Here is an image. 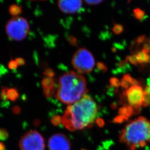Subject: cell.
I'll return each mask as SVG.
<instances>
[{"instance_id":"1","label":"cell","mask_w":150,"mask_h":150,"mask_svg":"<svg viewBox=\"0 0 150 150\" xmlns=\"http://www.w3.org/2000/svg\"><path fill=\"white\" fill-rule=\"evenodd\" d=\"M97 111L96 103L86 94L78 102L67 106L62 117V123L72 132L91 127Z\"/></svg>"},{"instance_id":"2","label":"cell","mask_w":150,"mask_h":150,"mask_svg":"<svg viewBox=\"0 0 150 150\" xmlns=\"http://www.w3.org/2000/svg\"><path fill=\"white\" fill-rule=\"evenodd\" d=\"M88 92L85 77L71 71L60 77L56 97L62 103L69 105L81 100Z\"/></svg>"},{"instance_id":"3","label":"cell","mask_w":150,"mask_h":150,"mask_svg":"<svg viewBox=\"0 0 150 150\" xmlns=\"http://www.w3.org/2000/svg\"><path fill=\"white\" fill-rule=\"evenodd\" d=\"M120 141L136 150L142 142H150V120L140 117L125 126L120 134Z\"/></svg>"},{"instance_id":"4","label":"cell","mask_w":150,"mask_h":150,"mask_svg":"<svg viewBox=\"0 0 150 150\" xmlns=\"http://www.w3.org/2000/svg\"><path fill=\"white\" fill-rule=\"evenodd\" d=\"M30 28L27 20L20 16L12 18L6 26L7 35L15 41H21L25 39L30 32Z\"/></svg>"},{"instance_id":"5","label":"cell","mask_w":150,"mask_h":150,"mask_svg":"<svg viewBox=\"0 0 150 150\" xmlns=\"http://www.w3.org/2000/svg\"><path fill=\"white\" fill-rule=\"evenodd\" d=\"M71 64L74 69L81 74L91 72L95 66V59L92 54L86 49L82 48L74 53Z\"/></svg>"},{"instance_id":"6","label":"cell","mask_w":150,"mask_h":150,"mask_svg":"<svg viewBox=\"0 0 150 150\" xmlns=\"http://www.w3.org/2000/svg\"><path fill=\"white\" fill-rule=\"evenodd\" d=\"M20 150H44L45 142L42 136L36 130L26 133L19 142Z\"/></svg>"},{"instance_id":"7","label":"cell","mask_w":150,"mask_h":150,"mask_svg":"<svg viewBox=\"0 0 150 150\" xmlns=\"http://www.w3.org/2000/svg\"><path fill=\"white\" fill-rule=\"evenodd\" d=\"M125 96L129 105L134 108L136 114L139 113V109L143 106L144 95L142 86L135 85L125 91Z\"/></svg>"},{"instance_id":"8","label":"cell","mask_w":150,"mask_h":150,"mask_svg":"<svg viewBox=\"0 0 150 150\" xmlns=\"http://www.w3.org/2000/svg\"><path fill=\"white\" fill-rule=\"evenodd\" d=\"M48 148L50 150H70L71 142L65 134H55L49 139Z\"/></svg>"},{"instance_id":"9","label":"cell","mask_w":150,"mask_h":150,"mask_svg":"<svg viewBox=\"0 0 150 150\" xmlns=\"http://www.w3.org/2000/svg\"><path fill=\"white\" fill-rule=\"evenodd\" d=\"M59 8L66 14H73L79 11L82 6L81 1H59L57 2Z\"/></svg>"},{"instance_id":"10","label":"cell","mask_w":150,"mask_h":150,"mask_svg":"<svg viewBox=\"0 0 150 150\" xmlns=\"http://www.w3.org/2000/svg\"><path fill=\"white\" fill-rule=\"evenodd\" d=\"M54 80L52 77H45L42 81L43 93L46 97L49 98L54 95Z\"/></svg>"},{"instance_id":"11","label":"cell","mask_w":150,"mask_h":150,"mask_svg":"<svg viewBox=\"0 0 150 150\" xmlns=\"http://www.w3.org/2000/svg\"><path fill=\"white\" fill-rule=\"evenodd\" d=\"M135 85L141 86L140 83L137 80L132 78L129 74H126L123 75V77L120 81V86H122V88H123L125 91L127 90L131 86Z\"/></svg>"},{"instance_id":"12","label":"cell","mask_w":150,"mask_h":150,"mask_svg":"<svg viewBox=\"0 0 150 150\" xmlns=\"http://www.w3.org/2000/svg\"><path fill=\"white\" fill-rule=\"evenodd\" d=\"M118 112H119V115L123 116L127 120L129 117L136 114V111L134 109V108L129 105H125L120 108L119 109Z\"/></svg>"},{"instance_id":"13","label":"cell","mask_w":150,"mask_h":150,"mask_svg":"<svg viewBox=\"0 0 150 150\" xmlns=\"http://www.w3.org/2000/svg\"><path fill=\"white\" fill-rule=\"evenodd\" d=\"M135 55L138 63L143 64L145 63H148L149 55L148 54H146L144 51L142 50L139 51Z\"/></svg>"},{"instance_id":"14","label":"cell","mask_w":150,"mask_h":150,"mask_svg":"<svg viewBox=\"0 0 150 150\" xmlns=\"http://www.w3.org/2000/svg\"><path fill=\"white\" fill-rule=\"evenodd\" d=\"M18 97H19V94L16 88H8L7 91V99L14 102L18 98Z\"/></svg>"},{"instance_id":"15","label":"cell","mask_w":150,"mask_h":150,"mask_svg":"<svg viewBox=\"0 0 150 150\" xmlns=\"http://www.w3.org/2000/svg\"><path fill=\"white\" fill-rule=\"evenodd\" d=\"M8 11L12 16L17 17L22 12V9L20 6L17 4H12L9 7Z\"/></svg>"},{"instance_id":"16","label":"cell","mask_w":150,"mask_h":150,"mask_svg":"<svg viewBox=\"0 0 150 150\" xmlns=\"http://www.w3.org/2000/svg\"><path fill=\"white\" fill-rule=\"evenodd\" d=\"M133 12L134 17L139 21L143 20V18L145 15V12L139 8L134 9Z\"/></svg>"},{"instance_id":"17","label":"cell","mask_w":150,"mask_h":150,"mask_svg":"<svg viewBox=\"0 0 150 150\" xmlns=\"http://www.w3.org/2000/svg\"><path fill=\"white\" fill-rule=\"evenodd\" d=\"M51 122L54 126H58L62 123V117L59 115L54 116L51 118Z\"/></svg>"},{"instance_id":"18","label":"cell","mask_w":150,"mask_h":150,"mask_svg":"<svg viewBox=\"0 0 150 150\" xmlns=\"http://www.w3.org/2000/svg\"><path fill=\"white\" fill-rule=\"evenodd\" d=\"M123 30V26L120 24H114L112 28V31L116 35H120L122 32Z\"/></svg>"},{"instance_id":"19","label":"cell","mask_w":150,"mask_h":150,"mask_svg":"<svg viewBox=\"0 0 150 150\" xmlns=\"http://www.w3.org/2000/svg\"><path fill=\"white\" fill-rule=\"evenodd\" d=\"M8 132L4 128H0V140H6L8 137Z\"/></svg>"},{"instance_id":"20","label":"cell","mask_w":150,"mask_h":150,"mask_svg":"<svg viewBox=\"0 0 150 150\" xmlns=\"http://www.w3.org/2000/svg\"><path fill=\"white\" fill-rule=\"evenodd\" d=\"M120 81L116 77H113L110 79V83L112 88H118L120 86Z\"/></svg>"},{"instance_id":"21","label":"cell","mask_w":150,"mask_h":150,"mask_svg":"<svg viewBox=\"0 0 150 150\" xmlns=\"http://www.w3.org/2000/svg\"><path fill=\"white\" fill-rule=\"evenodd\" d=\"M126 60L128 62H130L134 65H137V64H139L137 62V59L135 54L128 56L126 57Z\"/></svg>"},{"instance_id":"22","label":"cell","mask_w":150,"mask_h":150,"mask_svg":"<svg viewBox=\"0 0 150 150\" xmlns=\"http://www.w3.org/2000/svg\"><path fill=\"white\" fill-rule=\"evenodd\" d=\"M8 90V88L4 87L3 88V89L1 90V94H0V97L2 100L4 101L7 100V91Z\"/></svg>"},{"instance_id":"23","label":"cell","mask_w":150,"mask_h":150,"mask_svg":"<svg viewBox=\"0 0 150 150\" xmlns=\"http://www.w3.org/2000/svg\"><path fill=\"white\" fill-rule=\"evenodd\" d=\"M142 51H144L146 54H148L150 52V44L149 41L147 40L143 43Z\"/></svg>"},{"instance_id":"24","label":"cell","mask_w":150,"mask_h":150,"mask_svg":"<svg viewBox=\"0 0 150 150\" xmlns=\"http://www.w3.org/2000/svg\"><path fill=\"white\" fill-rule=\"evenodd\" d=\"M125 120H127L125 119V117H123V116L119 115L114 118L113 120V122L114 123H122L123 122H125Z\"/></svg>"},{"instance_id":"25","label":"cell","mask_w":150,"mask_h":150,"mask_svg":"<svg viewBox=\"0 0 150 150\" xmlns=\"http://www.w3.org/2000/svg\"><path fill=\"white\" fill-rule=\"evenodd\" d=\"M97 69L98 70H99L100 71L103 72H105L107 70V68L106 66L103 63L98 62L97 64Z\"/></svg>"},{"instance_id":"26","label":"cell","mask_w":150,"mask_h":150,"mask_svg":"<svg viewBox=\"0 0 150 150\" xmlns=\"http://www.w3.org/2000/svg\"><path fill=\"white\" fill-rule=\"evenodd\" d=\"M44 75H45L46 77H52L53 78L54 75V71L51 69H48L44 71Z\"/></svg>"},{"instance_id":"27","label":"cell","mask_w":150,"mask_h":150,"mask_svg":"<svg viewBox=\"0 0 150 150\" xmlns=\"http://www.w3.org/2000/svg\"><path fill=\"white\" fill-rule=\"evenodd\" d=\"M147 40H146V38L145 35H141L137 38L136 40V43L137 44V46L139 44H142L144 43L145 41H147Z\"/></svg>"},{"instance_id":"28","label":"cell","mask_w":150,"mask_h":150,"mask_svg":"<svg viewBox=\"0 0 150 150\" xmlns=\"http://www.w3.org/2000/svg\"><path fill=\"white\" fill-rule=\"evenodd\" d=\"M68 40L69 41V43L71 44L72 45H77V40L75 37L72 35H69L68 37Z\"/></svg>"},{"instance_id":"29","label":"cell","mask_w":150,"mask_h":150,"mask_svg":"<svg viewBox=\"0 0 150 150\" xmlns=\"http://www.w3.org/2000/svg\"><path fill=\"white\" fill-rule=\"evenodd\" d=\"M18 67V65L15 60H12L9 62L8 64V68L11 70L15 69Z\"/></svg>"},{"instance_id":"30","label":"cell","mask_w":150,"mask_h":150,"mask_svg":"<svg viewBox=\"0 0 150 150\" xmlns=\"http://www.w3.org/2000/svg\"><path fill=\"white\" fill-rule=\"evenodd\" d=\"M144 100L143 103V106H147L150 105V95L144 93Z\"/></svg>"},{"instance_id":"31","label":"cell","mask_w":150,"mask_h":150,"mask_svg":"<svg viewBox=\"0 0 150 150\" xmlns=\"http://www.w3.org/2000/svg\"><path fill=\"white\" fill-rule=\"evenodd\" d=\"M103 1H85V3L89 5H97V4H99L102 3Z\"/></svg>"},{"instance_id":"32","label":"cell","mask_w":150,"mask_h":150,"mask_svg":"<svg viewBox=\"0 0 150 150\" xmlns=\"http://www.w3.org/2000/svg\"><path fill=\"white\" fill-rule=\"evenodd\" d=\"M16 62H17V64L18 66H21L24 65L25 63V61L24 60V59L23 58H16Z\"/></svg>"},{"instance_id":"33","label":"cell","mask_w":150,"mask_h":150,"mask_svg":"<svg viewBox=\"0 0 150 150\" xmlns=\"http://www.w3.org/2000/svg\"><path fill=\"white\" fill-rule=\"evenodd\" d=\"M96 122L97 125L100 127H103L105 125V121L103 120V119L99 117V118H97L96 119Z\"/></svg>"},{"instance_id":"34","label":"cell","mask_w":150,"mask_h":150,"mask_svg":"<svg viewBox=\"0 0 150 150\" xmlns=\"http://www.w3.org/2000/svg\"><path fill=\"white\" fill-rule=\"evenodd\" d=\"M12 111L13 113L15 114H18L21 112V108L19 106H15L12 108Z\"/></svg>"},{"instance_id":"35","label":"cell","mask_w":150,"mask_h":150,"mask_svg":"<svg viewBox=\"0 0 150 150\" xmlns=\"http://www.w3.org/2000/svg\"><path fill=\"white\" fill-rule=\"evenodd\" d=\"M40 124V121L38 120H35L34 122V125L35 126H38Z\"/></svg>"},{"instance_id":"36","label":"cell","mask_w":150,"mask_h":150,"mask_svg":"<svg viewBox=\"0 0 150 150\" xmlns=\"http://www.w3.org/2000/svg\"><path fill=\"white\" fill-rule=\"evenodd\" d=\"M6 150V146L4 145V143L0 142V150Z\"/></svg>"},{"instance_id":"37","label":"cell","mask_w":150,"mask_h":150,"mask_svg":"<svg viewBox=\"0 0 150 150\" xmlns=\"http://www.w3.org/2000/svg\"><path fill=\"white\" fill-rule=\"evenodd\" d=\"M81 150H86V149H81Z\"/></svg>"},{"instance_id":"38","label":"cell","mask_w":150,"mask_h":150,"mask_svg":"<svg viewBox=\"0 0 150 150\" xmlns=\"http://www.w3.org/2000/svg\"><path fill=\"white\" fill-rule=\"evenodd\" d=\"M149 43H150V40H149Z\"/></svg>"}]
</instances>
